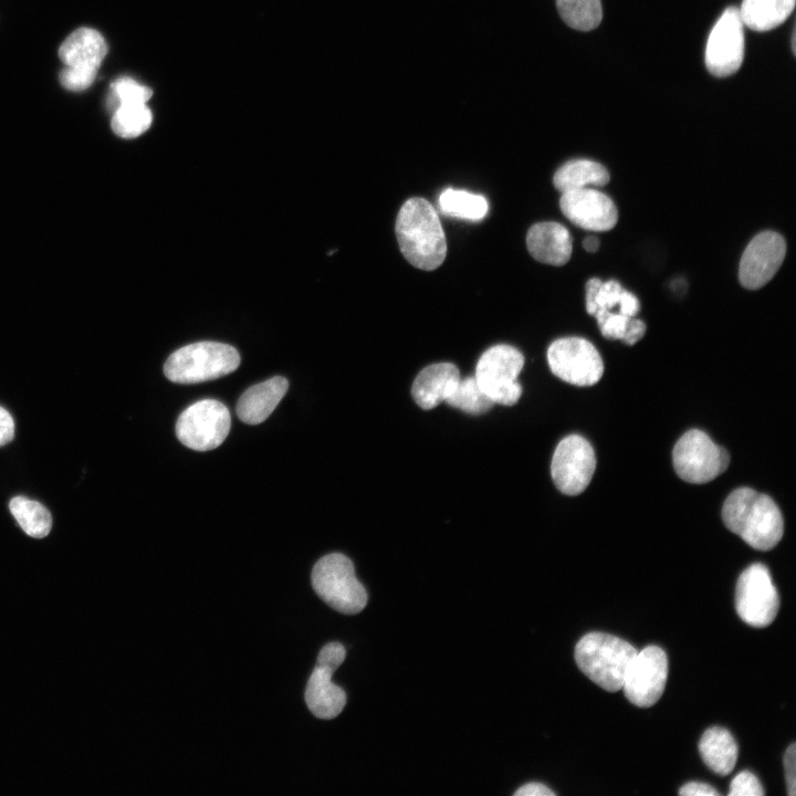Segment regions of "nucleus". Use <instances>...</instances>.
I'll list each match as a JSON object with an SVG mask.
<instances>
[{
	"mask_svg": "<svg viewBox=\"0 0 796 796\" xmlns=\"http://www.w3.org/2000/svg\"><path fill=\"white\" fill-rule=\"evenodd\" d=\"M395 230L402 255L415 268L432 271L444 261L446 235L439 216L428 200L408 199L398 212Z\"/></svg>",
	"mask_w": 796,
	"mask_h": 796,
	"instance_id": "obj_1",
	"label": "nucleus"
},
{
	"mask_svg": "<svg viewBox=\"0 0 796 796\" xmlns=\"http://www.w3.org/2000/svg\"><path fill=\"white\" fill-rule=\"evenodd\" d=\"M724 525L750 546L768 551L784 533V520L776 503L750 488L734 490L722 507Z\"/></svg>",
	"mask_w": 796,
	"mask_h": 796,
	"instance_id": "obj_2",
	"label": "nucleus"
},
{
	"mask_svg": "<svg viewBox=\"0 0 796 796\" xmlns=\"http://www.w3.org/2000/svg\"><path fill=\"white\" fill-rule=\"evenodd\" d=\"M637 650L626 640L605 632H589L575 646L579 670L608 692L621 690L627 669Z\"/></svg>",
	"mask_w": 796,
	"mask_h": 796,
	"instance_id": "obj_3",
	"label": "nucleus"
},
{
	"mask_svg": "<svg viewBox=\"0 0 796 796\" xmlns=\"http://www.w3.org/2000/svg\"><path fill=\"white\" fill-rule=\"evenodd\" d=\"M239 365L240 355L234 347L198 342L174 352L164 365V374L172 383L198 384L226 376Z\"/></svg>",
	"mask_w": 796,
	"mask_h": 796,
	"instance_id": "obj_4",
	"label": "nucleus"
},
{
	"mask_svg": "<svg viewBox=\"0 0 796 796\" xmlns=\"http://www.w3.org/2000/svg\"><path fill=\"white\" fill-rule=\"evenodd\" d=\"M311 577L315 593L333 609L355 615L365 608L367 591L356 578L352 561L344 554L332 553L320 558Z\"/></svg>",
	"mask_w": 796,
	"mask_h": 796,
	"instance_id": "obj_5",
	"label": "nucleus"
},
{
	"mask_svg": "<svg viewBox=\"0 0 796 796\" xmlns=\"http://www.w3.org/2000/svg\"><path fill=\"white\" fill-rule=\"evenodd\" d=\"M108 51L103 35L95 29L74 30L60 45L59 57L65 65L60 74L61 85L71 92L87 90Z\"/></svg>",
	"mask_w": 796,
	"mask_h": 796,
	"instance_id": "obj_6",
	"label": "nucleus"
},
{
	"mask_svg": "<svg viewBox=\"0 0 796 796\" xmlns=\"http://www.w3.org/2000/svg\"><path fill=\"white\" fill-rule=\"evenodd\" d=\"M524 366L522 353L499 344L486 349L478 360L475 379L494 404L512 406L522 395L517 377Z\"/></svg>",
	"mask_w": 796,
	"mask_h": 796,
	"instance_id": "obj_7",
	"label": "nucleus"
},
{
	"mask_svg": "<svg viewBox=\"0 0 796 796\" xmlns=\"http://www.w3.org/2000/svg\"><path fill=\"white\" fill-rule=\"evenodd\" d=\"M672 461L680 479L701 484L722 474L729 467L730 455L705 432L692 429L677 441L672 451Z\"/></svg>",
	"mask_w": 796,
	"mask_h": 796,
	"instance_id": "obj_8",
	"label": "nucleus"
},
{
	"mask_svg": "<svg viewBox=\"0 0 796 796\" xmlns=\"http://www.w3.org/2000/svg\"><path fill=\"white\" fill-rule=\"evenodd\" d=\"M230 412L222 402L203 399L180 413L176 422V436L190 449L208 451L224 441L230 431Z\"/></svg>",
	"mask_w": 796,
	"mask_h": 796,
	"instance_id": "obj_9",
	"label": "nucleus"
},
{
	"mask_svg": "<svg viewBox=\"0 0 796 796\" xmlns=\"http://www.w3.org/2000/svg\"><path fill=\"white\" fill-rule=\"evenodd\" d=\"M735 607L739 617L750 626L763 628L773 622L779 597L765 565L755 563L742 572L735 588Z\"/></svg>",
	"mask_w": 796,
	"mask_h": 796,
	"instance_id": "obj_10",
	"label": "nucleus"
},
{
	"mask_svg": "<svg viewBox=\"0 0 796 796\" xmlns=\"http://www.w3.org/2000/svg\"><path fill=\"white\" fill-rule=\"evenodd\" d=\"M552 373L576 386H593L604 374L603 359L596 347L582 337H563L547 349Z\"/></svg>",
	"mask_w": 796,
	"mask_h": 796,
	"instance_id": "obj_11",
	"label": "nucleus"
},
{
	"mask_svg": "<svg viewBox=\"0 0 796 796\" xmlns=\"http://www.w3.org/2000/svg\"><path fill=\"white\" fill-rule=\"evenodd\" d=\"M668 677V659L658 646L637 651L624 678L621 690L628 701L640 708H649L661 698Z\"/></svg>",
	"mask_w": 796,
	"mask_h": 796,
	"instance_id": "obj_12",
	"label": "nucleus"
},
{
	"mask_svg": "<svg viewBox=\"0 0 796 796\" xmlns=\"http://www.w3.org/2000/svg\"><path fill=\"white\" fill-rule=\"evenodd\" d=\"M596 457L590 443L579 434H570L557 444L551 464L556 488L566 495H578L591 481Z\"/></svg>",
	"mask_w": 796,
	"mask_h": 796,
	"instance_id": "obj_13",
	"label": "nucleus"
},
{
	"mask_svg": "<svg viewBox=\"0 0 796 796\" xmlns=\"http://www.w3.org/2000/svg\"><path fill=\"white\" fill-rule=\"evenodd\" d=\"M744 59V23L739 9L727 8L710 32L705 65L716 77L734 74Z\"/></svg>",
	"mask_w": 796,
	"mask_h": 796,
	"instance_id": "obj_14",
	"label": "nucleus"
},
{
	"mask_svg": "<svg viewBox=\"0 0 796 796\" xmlns=\"http://www.w3.org/2000/svg\"><path fill=\"white\" fill-rule=\"evenodd\" d=\"M786 254L784 238L774 231L755 235L742 254L739 279L745 289L757 290L768 283Z\"/></svg>",
	"mask_w": 796,
	"mask_h": 796,
	"instance_id": "obj_15",
	"label": "nucleus"
},
{
	"mask_svg": "<svg viewBox=\"0 0 796 796\" xmlns=\"http://www.w3.org/2000/svg\"><path fill=\"white\" fill-rule=\"evenodd\" d=\"M559 207L572 223L588 231H608L618 220L612 200L590 188L562 192Z\"/></svg>",
	"mask_w": 796,
	"mask_h": 796,
	"instance_id": "obj_16",
	"label": "nucleus"
},
{
	"mask_svg": "<svg viewBox=\"0 0 796 796\" xmlns=\"http://www.w3.org/2000/svg\"><path fill=\"white\" fill-rule=\"evenodd\" d=\"M526 245L536 261L557 266L568 262L573 250L568 230L553 221L532 226L526 234Z\"/></svg>",
	"mask_w": 796,
	"mask_h": 796,
	"instance_id": "obj_17",
	"label": "nucleus"
},
{
	"mask_svg": "<svg viewBox=\"0 0 796 796\" xmlns=\"http://www.w3.org/2000/svg\"><path fill=\"white\" fill-rule=\"evenodd\" d=\"M460 379L452 363H437L425 367L415 378L411 395L415 402L430 410L444 401Z\"/></svg>",
	"mask_w": 796,
	"mask_h": 796,
	"instance_id": "obj_18",
	"label": "nucleus"
},
{
	"mask_svg": "<svg viewBox=\"0 0 796 796\" xmlns=\"http://www.w3.org/2000/svg\"><path fill=\"white\" fill-rule=\"evenodd\" d=\"M287 388L289 381L281 376L251 386L238 400V417L248 425L263 422L282 400Z\"/></svg>",
	"mask_w": 796,
	"mask_h": 796,
	"instance_id": "obj_19",
	"label": "nucleus"
},
{
	"mask_svg": "<svg viewBox=\"0 0 796 796\" xmlns=\"http://www.w3.org/2000/svg\"><path fill=\"white\" fill-rule=\"evenodd\" d=\"M333 673V670L316 664L307 681L305 702L318 719L336 718L346 704L345 691L332 682Z\"/></svg>",
	"mask_w": 796,
	"mask_h": 796,
	"instance_id": "obj_20",
	"label": "nucleus"
},
{
	"mask_svg": "<svg viewBox=\"0 0 796 796\" xmlns=\"http://www.w3.org/2000/svg\"><path fill=\"white\" fill-rule=\"evenodd\" d=\"M585 290L586 311L590 315L599 310L612 311L616 306L619 307V313L631 317L639 312L638 298L615 280L601 282L594 277L587 281Z\"/></svg>",
	"mask_w": 796,
	"mask_h": 796,
	"instance_id": "obj_21",
	"label": "nucleus"
},
{
	"mask_svg": "<svg viewBox=\"0 0 796 796\" xmlns=\"http://www.w3.org/2000/svg\"><path fill=\"white\" fill-rule=\"evenodd\" d=\"M699 752L705 765L719 775H727L733 771L739 753L734 737L721 726L704 731L699 742Z\"/></svg>",
	"mask_w": 796,
	"mask_h": 796,
	"instance_id": "obj_22",
	"label": "nucleus"
},
{
	"mask_svg": "<svg viewBox=\"0 0 796 796\" xmlns=\"http://www.w3.org/2000/svg\"><path fill=\"white\" fill-rule=\"evenodd\" d=\"M794 7L795 0H743L739 12L744 25L764 32L781 25Z\"/></svg>",
	"mask_w": 796,
	"mask_h": 796,
	"instance_id": "obj_23",
	"label": "nucleus"
},
{
	"mask_svg": "<svg viewBox=\"0 0 796 796\" xmlns=\"http://www.w3.org/2000/svg\"><path fill=\"white\" fill-rule=\"evenodd\" d=\"M607 169L599 163L588 159H574L564 164L554 175L553 182L561 192L605 186L609 181Z\"/></svg>",
	"mask_w": 796,
	"mask_h": 796,
	"instance_id": "obj_24",
	"label": "nucleus"
},
{
	"mask_svg": "<svg viewBox=\"0 0 796 796\" xmlns=\"http://www.w3.org/2000/svg\"><path fill=\"white\" fill-rule=\"evenodd\" d=\"M438 202L443 214L472 221L482 220L489 209L483 196L452 188L443 190Z\"/></svg>",
	"mask_w": 796,
	"mask_h": 796,
	"instance_id": "obj_25",
	"label": "nucleus"
},
{
	"mask_svg": "<svg viewBox=\"0 0 796 796\" xmlns=\"http://www.w3.org/2000/svg\"><path fill=\"white\" fill-rule=\"evenodd\" d=\"M10 511L21 528L31 537H45L52 527V516L41 503L15 496L9 503Z\"/></svg>",
	"mask_w": 796,
	"mask_h": 796,
	"instance_id": "obj_26",
	"label": "nucleus"
},
{
	"mask_svg": "<svg viewBox=\"0 0 796 796\" xmlns=\"http://www.w3.org/2000/svg\"><path fill=\"white\" fill-rule=\"evenodd\" d=\"M151 122L153 115L146 103H127L114 109L111 126L117 136L130 139L145 133Z\"/></svg>",
	"mask_w": 796,
	"mask_h": 796,
	"instance_id": "obj_27",
	"label": "nucleus"
},
{
	"mask_svg": "<svg viewBox=\"0 0 796 796\" xmlns=\"http://www.w3.org/2000/svg\"><path fill=\"white\" fill-rule=\"evenodd\" d=\"M563 20L573 29L589 31L603 19L600 0H556Z\"/></svg>",
	"mask_w": 796,
	"mask_h": 796,
	"instance_id": "obj_28",
	"label": "nucleus"
},
{
	"mask_svg": "<svg viewBox=\"0 0 796 796\" xmlns=\"http://www.w3.org/2000/svg\"><path fill=\"white\" fill-rule=\"evenodd\" d=\"M444 401L451 407L472 415L484 413L494 405L482 390L475 377L460 378Z\"/></svg>",
	"mask_w": 796,
	"mask_h": 796,
	"instance_id": "obj_29",
	"label": "nucleus"
},
{
	"mask_svg": "<svg viewBox=\"0 0 796 796\" xmlns=\"http://www.w3.org/2000/svg\"><path fill=\"white\" fill-rule=\"evenodd\" d=\"M153 95V91L139 84L135 80L124 76L115 80L111 84V95L108 98V107L116 108L119 104L127 103H147Z\"/></svg>",
	"mask_w": 796,
	"mask_h": 796,
	"instance_id": "obj_30",
	"label": "nucleus"
},
{
	"mask_svg": "<svg viewBox=\"0 0 796 796\" xmlns=\"http://www.w3.org/2000/svg\"><path fill=\"white\" fill-rule=\"evenodd\" d=\"M594 316L604 337L608 339H624L630 325L631 316L615 313L608 310H599ZM635 317V316H633Z\"/></svg>",
	"mask_w": 796,
	"mask_h": 796,
	"instance_id": "obj_31",
	"label": "nucleus"
},
{
	"mask_svg": "<svg viewBox=\"0 0 796 796\" xmlns=\"http://www.w3.org/2000/svg\"><path fill=\"white\" fill-rule=\"evenodd\" d=\"M730 796H763L764 789L757 777L748 772H740L730 784Z\"/></svg>",
	"mask_w": 796,
	"mask_h": 796,
	"instance_id": "obj_32",
	"label": "nucleus"
},
{
	"mask_svg": "<svg viewBox=\"0 0 796 796\" xmlns=\"http://www.w3.org/2000/svg\"><path fill=\"white\" fill-rule=\"evenodd\" d=\"M345 648L339 642L325 645L317 657V666L326 667L335 671L345 660Z\"/></svg>",
	"mask_w": 796,
	"mask_h": 796,
	"instance_id": "obj_33",
	"label": "nucleus"
},
{
	"mask_svg": "<svg viewBox=\"0 0 796 796\" xmlns=\"http://www.w3.org/2000/svg\"><path fill=\"white\" fill-rule=\"evenodd\" d=\"M784 774L787 786V793L790 796L796 794V744L792 743L783 758Z\"/></svg>",
	"mask_w": 796,
	"mask_h": 796,
	"instance_id": "obj_34",
	"label": "nucleus"
},
{
	"mask_svg": "<svg viewBox=\"0 0 796 796\" xmlns=\"http://www.w3.org/2000/svg\"><path fill=\"white\" fill-rule=\"evenodd\" d=\"M682 796H719L720 793L711 785L701 782H690L679 789Z\"/></svg>",
	"mask_w": 796,
	"mask_h": 796,
	"instance_id": "obj_35",
	"label": "nucleus"
},
{
	"mask_svg": "<svg viewBox=\"0 0 796 796\" xmlns=\"http://www.w3.org/2000/svg\"><path fill=\"white\" fill-rule=\"evenodd\" d=\"M14 437V421L11 415L0 406V447L12 441Z\"/></svg>",
	"mask_w": 796,
	"mask_h": 796,
	"instance_id": "obj_36",
	"label": "nucleus"
},
{
	"mask_svg": "<svg viewBox=\"0 0 796 796\" xmlns=\"http://www.w3.org/2000/svg\"><path fill=\"white\" fill-rule=\"evenodd\" d=\"M645 333L646 324L641 320L632 317L622 342L627 345H633L642 338Z\"/></svg>",
	"mask_w": 796,
	"mask_h": 796,
	"instance_id": "obj_37",
	"label": "nucleus"
},
{
	"mask_svg": "<svg viewBox=\"0 0 796 796\" xmlns=\"http://www.w3.org/2000/svg\"><path fill=\"white\" fill-rule=\"evenodd\" d=\"M515 796H554L555 793L541 783H528L520 787Z\"/></svg>",
	"mask_w": 796,
	"mask_h": 796,
	"instance_id": "obj_38",
	"label": "nucleus"
},
{
	"mask_svg": "<svg viewBox=\"0 0 796 796\" xmlns=\"http://www.w3.org/2000/svg\"><path fill=\"white\" fill-rule=\"evenodd\" d=\"M584 249L588 252H596L599 248V240L596 237H587L583 241Z\"/></svg>",
	"mask_w": 796,
	"mask_h": 796,
	"instance_id": "obj_39",
	"label": "nucleus"
}]
</instances>
